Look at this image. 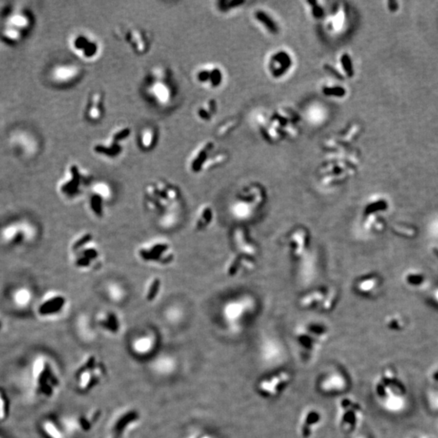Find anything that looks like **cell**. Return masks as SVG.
Returning a JSON list of instances; mask_svg holds the SVG:
<instances>
[{"label":"cell","instance_id":"bcb514c9","mask_svg":"<svg viewBox=\"0 0 438 438\" xmlns=\"http://www.w3.org/2000/svg\"><path fill=\"white\" fill-rule=\"evenodd\" d=\"M431 438V437L429 436H424V437H412V438Z\"/></svg>","mask_w":438,"mask_h":438},{"label":"cell","instance_id":"7c38bea8","mask_svg":"<svg viewBox=\"0 0 438 438\" xmlns=\"http://www.w3.org/2000/svg\"><path fill=\"white\" fill-rule=\"evenodd\" d=\"M292 382V375L287 371H278L261 378L256 386L258 395L268 399L279 397Z\"/></svg>","mask_w":438,"mask_h":438},{"label":"cell","instance_id":"5b68a950","mask_svg":"<svg viewBox=\"0 0 438 438\" xmlns=\"http://www.w3.org/2000/svg\"><path fill=\"white\" fill-rule=\"evenodd\" d=\"M374 393L388 412L398 413L407 404V389L394 369L386 368L376 379Z\"/></svg>","mask_w":438,"mask_h":438},{"label":"cell","instance_id":"52a82bcc","mask_svg":"<svg viewBox=\"0 0 438 438\" xmlns=\"http://www.w3.org/2000/svg\"><path fill=\"white\" fill-rule=\"evenodd\" d=\"M338 291L334 286H320L303 294L299 299V305L305 310L330 313L338 302Z\"/></svg>","mask_w":438,"mask_h":438},{"label":"cell","instance_id":"30bf717a","mask_svg":"<svg viewBox=\"0 0 438 438\" xmlns=\"http://www.w3.org/2000/svg\"><path fill=\"white\" fill-rule=\"evenodd\" d=\"M68 47L75 56L85 62H93L101 56V42L85 32L72 34L68 39Z\"/></svg>","mask_w":438,"mask_h":438},{"label":"cell","instance_id":"b9f144b4","mask_svg":"<svg viewBox=\"0 0 438 438\" xmlns=\"http://www.w3.org/2000/svg\"><path fill=\"white\" fill-rule=\"evenodd\" d=\"M27 298H28V293L27 292H20L18 295H17L18 301L20 302V303H24V301L27 300Z\"/></svg>","mask_w":438,"mask_h":438},{"label":"cell","instance_id":"ba28073f","mask_svg":"<svg viewBox=\"0 0 438 438\" xmlns=\"http://www.w3.org/2000/svg\"><path fill=\"white\" fill-rule=\"evenodd\" d=\"M258 303L253 296L242 295L233 298L226 303L223 313L229 327L233 332H239L251 317L256 313Z\"/></svg>","mask_w":438,"mask_h":438},{"label":"cell","instance_id":"3957f363","mask_svg":"<svg viewBox=\"0 0 438 438\" xmlns=\"http://www.w3.org/2000/svg\"><path fill=\"white\" fill-rule=\"evenodd\" d=\"M268 195L265 188L258 183L242 186L234 194L229 205L231 217L239 222L250 221L267 204Z\"/></svg>","mask_w":438,"mask_h":438},{"label":"cell","instance_id":"60d3db41","mask_svg":"<svg viewBox=\"0 0 438 438\" xmlns=\"http://www.w3.org/2000/svg\"><path fill=\"white\" fill-rule=\"evenodd\" d=\"M166 248V247L165 245H157L153 248L152 253H153V254H154V255H159V254L162 253Z\"/></svg>","mask_w":438,"mask_h":438},{"label":"cell","instance_id":"f6af8a7d","mask_svg":"<svg viewBox=\"0 0 438 438\" xmlns=\"http://www.w3.org/2000/svg\"><path fill=\"white\" fill-rule=\"evenodd\" d=\"M89 380V373H84L81 377V383L82 385H86L88 381Z\"/></svg>","mask_w":438,"mask_h":438},{"label":"cell","instance_id":"5bb4252c","mask_svg":"<svg viewBox=\"0 0 438 438\" xmlns=\"http://www.w3.org/2000/svg\"><path fill=\"white\" fill-rule=\"evenodd\" d=\"M384 287L381 275L376 272H367L357 276L352 282V292L363 299L378 297Z\"/></svg>","mask_w":438,"mask_h":438},{"label":"cell","instance_id":"44dd1931","mask_svg":"<svg viewBox=\"0 0 438 438\" xmlns=\"http://www.w3.org/2000/svg\"><path fill=\"white\" fill-rule=\"evenodd\" d=\"M292 64V58L287 51H277L270 59V70L273 77L276 78L282 77L287 73Z\"/></svg>","mask_w":438,"mask_h":438},{"label":"cell","instance_id":"e575fe53","mask_svg":"<svg viewBox=\"0 0 438 438\" xmlns=\"http://www.w3.org/2000/svg\"><path fill=\"white\" fill-rule=\"evenodd\" d=\"M42 429L44 433L50 438H61V434L57 429V427L53 424V422L50 420L44 421L42 424Z\"/></svg>","mask_w":438,"mask_h":438},{"label":"cell","instance_id":"4dcf8cb0","mask_svg":"<svg viewBox=\"0 0 438 438\" xmlns=\"http://www.w3.org/2000/svg\"><path fill=\"white\" fill-rule=\"evenodd\" d=\"M154 368L158 373L161 374H167L173 371L175 368V362L170 357H161L157 359Z\"/></svg>","mask_w":438,"mask_h":438},{"label":"cell","instance_id":"e0dca14e","mask_svg":"<svg viewBox=\"0 0 438 438\" xmlns=\"http://www.w3.org/2000/svg\"><path fill=\"white\" fill-rule=\"evenodd\" d=\"M348 379L340 370L327 371L318 380L319 390L328 395L344 393L348 388Z\"/></svg>","mask_w":438,"mask_h":438},{"label":"cell","instance_id":"603a6c76","mask_svg":"<svg viewBox=\"0 0 438 438\" xmlns=\"http://www.w3.org/2000/svg\"><path fill=\"white\" fill-rule=\"evenodd\" d=\"M195 79L199 84L217 88L222 82V73L217 67L199 68L195 73Z\"/></svg>","mask_w":438,"mask_h":438},{"label":"cell","instance_id":"ffe728a7","mask_svg":"<svg viewBox=\"0 0 438 438\" xmlns=\"http://www.w3.org/2000/svg\"><path fill=\"white\" fill-rule=\"evenodd\" d=\"M123 143L114 140L113 138H106L105 140L94 144L93 151L98 155L115 159L121 155L123 151Z\"/></svg>","mask_w":438,"mask_h":438},{"label":"cell","instance_id":"6da1fadb","mask_svg":"<svg viewBox=\"0 0 438 438\" xmlns=\"http://www.w3.org/2000/svg\"><path fill=\"white\" fill-rule=\"evenodd\" d=\"M393 203L384 193H375L366 198L357 218V231L360 237L374 238L385 232Z\"/></svg>","mask_w":438,"mask_h":438},{"label":"cell","instance_id":"f1b7e54d","mask_svg":"<svg viewBox=\"0 0 438 438\" xmlns=\"http://www.w3.org/2000/svg\"><path fill=\"white\" fill-rule=\"evenodd\" d=\"M11 414L10 399L4 390L0 389V424L7 421Z\"/></svg>","mask_w":438,"mask_h":438},{"label":"cell","instance_id":"8fae6325","mask_svg":"<svg viewBox=\"0 0 438 438\" xmlns=\"http://www.w3.org/2000/svg\"><path fill=\"white\" fill-rule=\"evenodd\" d=\"M32 384L38 395L51 397L54 387L58 385L57 378L54 376L51 366L42 357H38L33 362L31 368Z\"/></svg>","mask_w":438,"mask_h":438},{"label":"cell","instance_id":"7a4b0ae2","mask_svg":"<svg viewBox=\"0 0 438 438\" xmlns=\"http://www.w3.org/2000/svg\"><path fill=\"white\" fill-rule=\"evenodd\" d=\"M330 326L320 320H308L296 326L293 339L303 361H310L322 350L330 338Z\"/></svg>","mask_w":438,"mask_h":438},{"label":"cell","instance_id":"8992f818","mask_svg":"<svg viewBox=\"0 0 438 438\" xmlns=\"http://www.w3.org/2000/svg\"><path fill=\"white\" fill-rule=\"evenodd\" d=\"M335 421L338 429L345 435H354L364 420V410L361 403L350 396H342L336 403Z\"/></svg>","mask_w":438,"mask_h":438},{"label":"cell","instance_id":"c3c4849f","mask_svg":"<svg viewBox=\"0 0 438 438\" xmlns=\"http://www.w3.org/2000/svg\"><path fill=\"white\" fill-rule=\"evenodd\" d=\"M0 438H1V437H0Z\"/></svg>","mask_w":438,"mask_h":438},{"label":"cell","instance_id":"9a60e30c","mask_svg":"<svg viewBox=\"0 0 438 438\" xmlns=\"http://www.w3.org/2000/svg\"><path fill=\"white\" fill-rule=\"evenodd\" d=\"M324 414L320 408L308 407L303 410L299 418L297 433L300 438H313L322 426Z\"/></svg>","mask_w":438,"mask_h":438},{"label":"cell","instance_id":"d4e9b609","mask_svg":"<svg viewBox=\"0 0 438 438\" xmlns=\"http://www.w3.org/2000/svg\"><path fill=\"white\" fill-rule=\"evenodd\" d=\"M213 148L214 143L209 141L199 148L195 154H193L190 161V168L193 172H200L202 170Z\"/></svg>","mask_w":438,"mask_h":438},{"label":"cell","instance_id":"7bdbcfd3","mask_svg":"<svg viewBox=\"0 0 438 438\" xmlns=\"http://www.w3.org/2000/svg\"><path fill=\"white\" fill-rule=\"evenodd\" d=\"M90 238H91V236H89V235H86V236H84L82 239H80L78 243H77L76 248H78L79 246L82 245L83 243H86L87 241H89L90 239Z\"/></svg>","mask_w":438,"mask_h":438},{"label":"cell","instance_id":"8d00e7d4","mask_svg":"<svg viewBox=\"0 0 438 438\" xmlns=\"http://www.w3.org/2000/svg\"><path fill=\"white\" fill-rule=\"evenodd\" d=\"M149 347H150V342L148 339L139 340L138 342H136V350H137V352H140V353L148 352Z\"/></svg>","mask_w":438,"mask_h":438},{"label":"cell","instance_id":"f35d334b","mask_svg":"<svg viewBox=\"0 0 438 438\" xmlns=\"http://www.w3.org/2000/svg\"><path fill=\"white\" fill-rule=\"evenodd\" d=\"M310 2L311 4H313L312 12H313V17H316V18H320V17H322L323 13H324L322 8L320 6H318L316 2Z\"/></svg>","mask_w":438,"mask_h":438},{"label":"cell","instance_id":"7402d4cb","mask_svg":"<svg viewBox=\"0 0 438 438\" xmlns=\"http://www.w3.org/2000/svg\"><path fill=\"white\" fill-rule=\"evenodd\" d=\"M159 131L154 125H145L140 129L138 137L139 149L142 151H151L158 145Z\"/></svg>","mask_w":438,"mask_h":438},{"label":"cell","instance_id":"9c48e42d","mask_svg":"<svg viewBox=\"0 0 438 438\" xmlns=\"http://www.w3.org/2000/svg\"><path fill=\"white\" fill-rule=\"evenodd\" d=\"M285 239L287 253L295 262H302L305 256L313 258V236L309 229L301 226L294 227L287 233Z\"/></svg>","mask_w":438,"mask_h":438},{"label":"cell","instance_id":"484cf974","mask_svg":"<svg viewBox=\"0 0 438 438\" xmlns=\"http://www.w3.org/2000/svg\"><path fill=\"white\" fill-rule=\"evenodd\" d=\"M385 327L394 332H401L406 329L407 320L401 313H391L385 318Z\"/></svg>","mask_w":438,"mask_h":438},{"label":"cell","instance_id":"ab89813d","mask_svg":"<svg viewBox=\"0 0 438 438\" xmlns=\"http://www.w3.org/2000/svg\"><path fill=\"white\" fill-rule=\"evenodd\" d=\"M159 280H156V281L153 283L151 288L149 290V295H148V299H149V300L153 299L154 298V296H156L157 292H158V290H159Z\"/></svg>","mask_w":438,"mask_h":438},{"label":"cell","instance_id":"83f0119b","mask_svg":"<svg viewBox=\"0 0 438 438\" xmlns=\"http://www.w3.org/2000/svg\"><path fill=\"white\" fill-rule=\"evenodd\" d=\"M217 110V104L214 100L208 101L205 105L198 107L197 115L203 121H210Z\"/></svg>","mask_w":438,"mask_h":438},{"label":"cell","instance_id":"836d02e7","mask_svg":"<svg viewBox=\"0 0 438 438\" xmlns=\"http://www.w3.org/2000/svg\"><path fill=\"white\" fill-rule=\"evenodd\" d=\"M62 303H63L62 299H54L52 300L47 301L46 303H44L40 308V312L42 314L53 313L54 311L58 310L59 308H60Z\"/></svg>","mask_w":438,"mask_h":438},{"label":"cell","instance_id":"1f68e13d","mask_svg":"<svg viewBox=\"0 0 438 438\" xmlns=\"http://www.w3.org/2000/svg\"><path fill=\"white\" fill-rule=\"evenodd\" d=\"M70 180L63 186V189L67 191L76 190L80 184V174L79 168L77 165H73L70 167Z\"/></svg>","mask_w":438,"mask_h":438},{"label":"cell","instance_id":"cb8c5ba5","mask_svg":"<svg viewBox=\"0 0 438 438\" xmlns=\"http://www.w3.org/2000/svg\"><path fill=\"white\" fill-rule=\"evenodd\" d=\"M282 347L275 340L269 339L262 342L260 347V356L265 362L274 364L282 358Z\"/></svg>","mask_w":438,"mask_h":438},{"label":"cell","instance_id":"d590c367","mask_svg":"<svg viewBox=\"0 0 438 438\" xmlns=\"http://www.w3.org/2000/svg\"><path fill=\"white\" fill-rule=\"evenodd\" d=\"M323 94L327 97L342 98L347 94L346 89L342 86H326L323 88Z\"/></svg>","mask_w":438,"mask_h":438},{"label":"cell","instance_id":"d6986e66","mask_svg":"<svg viewBox=\"0 0 438 438\" xmlns=\"http://www.w3.org/2000/svg\"><path fill=\"white\" fill-rule=\"evenodd\" d=\"M402 282L407 289L413 292H422L428 289L430 285L426 273L417 268L406 270L402 276Z\"/></svg>","mask_w":438,"mask_h":438},{"label":"cell","instance_id":"4fadbf2b","mask_svg":"<svg viewBox=\"0 0 438 438\" xmlns=\"http://www.w3.org/2000/svg\"><path fill=\"white\" fill-rule=\"evenodd\" d=\"M116 35L138 56H144L149 52L151 47L150 35L141 27H118L116 29Z\"/></svg>","mask_w":438,"mask_h":438},{"label":"cell","instance_id":"2e32d148","mask_svg":"<svg viewBox=\"0 0 438 438\" xmlns=\"http://www.w3.org/2000/svg\"><path fill=\"white\" fill-rule=\"evenodd\" d=\"M84 75L82 67L77 63L65 62L54 66L50 73L51 81L60 86L68 87L77 84Z\"/></svg>","mask_w":438,"mask_h":438},{"label":"cell","instance_id":"d6a6232c","mask_svg":"<svg viewBox=\"0 0 438 438\" xmlns=\"http://www.w3.org/2000/svg\"><path fill=\"white\" fill-rule=\"evenodd\" d=\"M340 63L342 64V68L345 74L348 77H352L355 75V68L352 62V57L349 54H342L340 57Z\"/></svg>","mask_w":438,"mask_h":438},{"label":"cell","instance_id":"ac0fdd59","mask_svg":"<svg viewBox=\"0 0 438 438\" xmlns=\"http://www.w3.org/2000/svg\"><path fill=\"white\" fill-rule=\"evenodd\" d=\"M105 116V96L101 90H94L87 99L84 118L89 123L101 122Z\"/></svg>","mask_w":438,"mask_h":438},{"label":"cell","instance_id":"f546056e","mask_svg":"<svg viewBox=\"0 0 438 438\" xmlns=\"http://www.w3.org/2000/svg\"><path fill=\"white\" fill-rule=\"evenodd\" d=\"M131 133H132V130L129 126L122 124V125L117 126L116 128H114L110 133L109 137L113 138L114 140H117V141L124 143L125 140L130 138Z\"/></svg>","mask_w":438,"mask_h":438},{"label":"cell","instance_id":"4316f807","mask_svg":"<svg viewBox=\"0 0 438 438\" xmlns=\"http://www.w3.org/2000/svg\"><path fill=\"white\" fill-rule=\"evenodd\" d=\"M255 18L258 20V22H260L268 31L270 32V34H278L279 29L277 23H275V20L269 16L265 12L263 11H258L255 12Z\"/></svg>","mask_w":438,"mask_h":438},{"label":"cell","instance_id":"277c9868","mask_svg":"<svg viewBox=\"0 0 438 438\" xmlns=\"http://www.w3.org/2000/svg\"><path fill=\"white\" fill-rule=\"evenodd\" d=\"M142 89L147 99L160 107L171 106L177 96L173 74L165 66H154L149 71Z\"/></svg>","mask_w":438,"mask_h":438},{"label":"cell","instance_id":"ee69618b","mask_svg":"<svg viewBox=\"0 0 438 438\" xmlns=\"http://www.w3.org/2000/svg\"><path fill=\"white\" fill-rule=\"evenodd\" d=\"M432 254L434 256V258L436 259L438 262V244H434L432 247Z\"/></svg>","mask_w":438,"mask_h":438},{"label":"cell","instance_id":"7dc6e473","mask_svg":"<svg viewBox=\"0 0 438 438\" xmlns=\"http://www.w3.org/2000/svg\"><path fill=\"white\" fill-rule=\"evenodd\" d=\"M353 438H365L364 436H360V435H357V436L353 437Z\"/></svg>","mask_w":438,"mask_h":438},{"label":"cell","instance_id":"74e56055","mask_svg":"<svg viewBox=\"0 0 438 438\" xmlns=\"http://www.w3.org/2000/svg\"><path fill=\"white\" fill-rule=\"evenodd\" d=\"M429 302L438 308V286L434 287L429 295Z\"/></svg>","mask_w":438,"mask_h":438}]
</instances>
